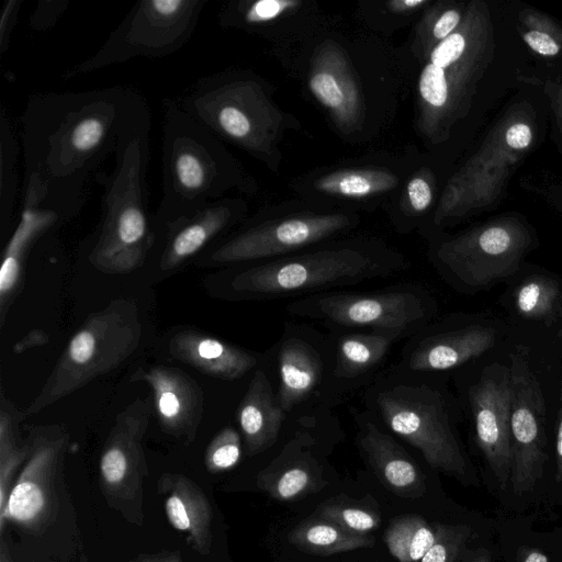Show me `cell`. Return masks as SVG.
Instances as JSON below:
<instances>
[{"instance_id":"1","label":"cell","mask_w":562,"mask_h":562,"mask_svg":"<svg viewBox=\"0 0 562 562\" xmlns=\"http://www.w3.org/2000/svg\"><path fill=\"white\" fill-rule=\"evenodd\" d=\"M151 121L150 106L132 87L31 94L20 116L22 191L67 220L85 204L90 176L122 139Z\"/></svg>"},{"instance_id":"2","label":"cell","mask_w":562,"mask_h":562,"mask_svg":"<svg viewBox=\"0 0 562 562\" xmlns=\"http://www.w3.org/2000/svg\"><path fill=\"white\" fill-rule=\"evenodd\" d=\"M151 121L127 134L115 153L114 169L99 172L103 189L101 217L88 246L87 260L111 274L140 268L156 241L155 216L146 182Z\"/></svg>"},{"instance_id":"3","label":"cell","mask_w":562,"mask_h":562,"mask_svg":"<svg viewBox=\"0 0 562 562\" xmlns=\"http://www.w3.org/2000/svg\"><path fill=\"white\" fill-rule=\"evenodd\" d=\"M162 123V196L155 226L189 217L233 189L251 191V179L224 143L178 102L164 101Z\"/></svg>"},{"instance_id":"4","label":"cell","mask_w":562,"mask_h":562,"mask_svg":"<svg viewBox=\"0 0 562 562\" xmlns=\"http://www.w3.org/2000/svg\"><path fill=\"white\" fill-rule=\"evenodd\" d=\"M401 252L367 239L344 240L282 256L237 271L228 288L235 297L269 300L315 294L408 269Z\"/></svg>"},{"instance_id":"5","label":"cell","mask_w":562,"mask_h":562,"mask_svg":"<svg viewBox=\"0 0 562 562\" xmlns=\"http://www.w3.org/2000/svg\"><path fill=\"white\" fill-rule=\"evenodd\" d=\"M194 120L222 142L266 164L272 161L285 117L267 88L245 70H225L196 80L178 101Z\"/></svg>"},{"instance_id":"6","label":"cell","mask_w":562,"mask_h":562,"mask_svg":"<svg viewBox=\"0 0 562 562\" xmlns=\"http://www.w3.org/2000/svg\"><path fill=\"white\" fill-rule=\"evenodd\" d=\"M142 333L139 312L132 300L117 299L91 313L68 341L40 393L21 411L23 419L117 368L137 349Z\"/></svg>"},{"instance_id":"7","label":"cell","mask_w":562,"mask_h":562,"mask_svg":"<svg viewBox=\"0 0 562 562\" xmlns=\"http://www.w3.org/2000/svg\"><path fill=\"white\" fill-rule=\"evenodd\" d=\"M369 406L396 436L416 448L427 463L462 482H471L463 453L440 391L417 379L387 378L368 396Z\"/></svg>"},{"instance_id":"8","label":"cell","mask_w":562,"mask_h":562,"mask_svg":"<svg viewBox=\"0 0 562 562\" xmlns=\"http://www.w3.org/2000/svg\"><path fill=\"white\" fill-rule=\"evenodd\" d=\"M210 0H139L105 42L87 59L67 69L64 80L136 57L172 55L193 36Z\"/></svg>"},{"instance_id":"9","label":"cell","mask_w":562,"mask_h":562,"mask_svg":"<svg viewBox=\"0 0 562 562\" xmlns=\"http://www.w3.org/2000/svg\"><path fill=\"white\" fill-rule=\"evenodd\" d=\"M286 311L296 317L404 336L422 329L432 315V304L422 290L403 286L315 293L292 302Z\"/></svg>"},{"instance_id":"10","label":"cell","mask_w":562,"mask_h":562,"mask_svg":"<svg viewBox=\"0 0 562 562\" xmlns=\"http://www.w3.org/2000/svg\"><path fill=\"white\" fill-rule=\"evenodd\" d=\"M356 216L346 212H306L276 220H252L224 238L207 255L213 263H238L288 256L349 229Z\"/></svg>"},{"instance_id":"11","label":"cell","mask_w":562,"mask_h":562,"mask_svg":"<svg viewBox=\"0 0 562 562\" xmlns=\"http://www.w3.org/2000/svg\"><path fill=\"white\" fill-rule=\"evenodd\" d=\"M29 437L31 454L0 514L1 530L7 521L26 530L42 529L57 510L56 481L69 445V434L59 425H47L32 428Z\"/></svg>"},{"instance_id":"12","label":"cell","mask_w":562,"mask_h":562,"mask_svg":"<svg viewBox=\"0 0 562 562\" xmlns=\"http://www.w3.org/2000/svg\"><path fill=\"white\" fill-rule=\"evenodd\" d=\"M526 245L519 231L494 225L441 243L431 260L453 285L477 290L514 274Z\"/></svg>"},{"instance_id":"13","label":"cell","mask_w":562,"mask_h":562,"mask_svg":"<svg viewBox=\"0 0 562 562\" xmlns=\"http://www.w3.org/2000/svg\"><path fill=\"white\" fill-rule=\"evenodd\" d=\"M508 369L512 381L510 483L514 493L521 495L540 481L548 459L546 405L525 350L517 349L510 355Z\"/></svg>"},{"instance_id":"14","label":"cell","mask_w":562,"mask_h":562,"mask_svg":"<svg viewBox=\"0 0 562 562\" xmlns=\"http://www.w3.org/2000/svg\"><path fill=\"white\" fill-rule=\"evenodd\" d=\"M149 419L148 402L136 398L116 415L104 442L100 480L108 499L119 508L142 502V484L148 474L143 440Z\"/></svg>"},{"instance_id":"15","label":"cell","mask_w":562,"mask_h":562,"mask_svg":"<svg viewBox=\"0 0 562 562\" xmlns=\"http://www.w3.org/2000/svg\"><path fill=\"white\" fill-rule=\"evenodd\" d=\"M475 440L502 488L510 482L512 381L509 369L486 368L469 392Z\"/></svg>"},{"instance_id":"16","label":"cell","mask_w":562,"mask_h":562,"mask_svg":"<svg viewBox=\"0 0 562 562\" xmlns=\"http://www.w3.org/2000/svg\"><path fill=\"white\" fill-rule=\"evenodd\" d=\"M313 98L326 110L339 132H359L364 123V102L344 48L335 42L316 47L307 72Z\"/></svg>"},{"instance_id":"17","label":"cell","mask_w":562,"mask_h":562,"mask_svg":"<svg viewBox=\"0 0 562 562\" xmlns=\"http://www.w3.org/2000/svg\"><path fill=\"white\" fill-rule=\"evenodd\" d=\"M246 212L244 200L223 198L189 217L156 226L155 246L160 245L159 268H178L240 222Z\"/></svg>"},{"instance_id":"18","label":"cell","mask_w":562,"mask_h":562,"mask_svg":"<svg viewBox=\"0 0 562 562\" xmlns=\"http://www.w3.org/2000/svg\"><path fill=\"white\" fill-rule=\"evenodd\" d=\"M145 382L153 392L154 405L161 429L186 442L196 435L204 409L203 390L179 368L154 366L137 369L131 378Z\"/></svg>"},{"instance_id":"19","label":"cell","mask_w":562,"mask_h":562,"mask_svg":"<svg viewBox=\"0 0 562 562\" xmlns=\"http://www.w3.org/2000/svg\"><path fill=\"white\" fill-rule=\"evenodd\" d=\"M314 448V437L307 431H297L258 473L257 486L280 502L297 501L324 488L327 481Z\"/></svg>"},{"instance_id":"20","label":"cell","mask_w":562,"mask_h":562,"mask_svg":"<svg viewBox=\"0 0 562 562\" xmlns=\"http://www.w3.org/2000/svg\"><path fill=\"white\" fill-rule=\"evenodd\" d=\"M21 195L19 223L4 247L0 267L1 327L11 304L19 294L23 268L30 252L54 227L67 220L59 213L41 206L37 198L31 192L22 191Z\"/></svg>"},{"instance_id":"21","label":"cell","mask_w":562,"mask_h":562,"mask_svg":"<svg viewBox=\"0 0 562 562\" xmlns=\"http://www.w3.org/2000/svg\"><path fill=\"white\" fill-rule=\"evenodd\" d=\"M357 422V445L381 483L401 497H420L426 488L424 476L406 450L367 415Z\"/></svg>"},{"instance_id":"22","label":"cell","mask_w":562,"mask_h":562,"mask_svg":"<svg viewBox=\"0 0 562 562\" xmlns=\"http://www.w3.org/2000/svg\"><path fill=\"white\" fill-rule=\"evenodd\" d=\"M418 338L407 346L405 370L429 373L462 366L481 356L494 346L496 335L491 327L472 325Z\"/></svg>"},{"instance_id":"23","label":"cell","mask_w":562,"mask_h":562,"mask_svg":"<svg viewBox=\"0 0 562 562\" xmlns=\"http://www.w3.org/2000/svg\"><path fill=\"white\" fill-rule=\"evenodd\" d=\"M168 351L180 362L221 380H237L257 364L250 352L193 329L176 333Z\"/></svg>"},{"instance_id":"24","label":"cell","mask_w":562,"mask_h":562,"mask_svg":"<svg viewBox=\"0 0 562 562\" xmlns=\"http://www.w3.org/2000/svg\"><path fill=\"white\" fill-rule=\"evenodd\" d=\"M159 487L165 496V513L170 525L188 535V541L196 552L209 554L213 542V512L203 491L179 473H165Z\"/></svg>"},{"instance_id":"25","label":"cell","mask_w":562,"mask_h":562,"mask_svg":"<svg viewBox=\"0 0 562 562\" xmlns=\"http://www.w3.org/2000/svg\"><path fill=\"white\" fill-rule=\"evenodd\" d=\"M284 415L268 376L257 370L237 408V422L248 456L258 454L276 442Z\"/></svg>"},{"instance_id":"26","label":"cell","mask_w":562,"mask_h":562,"mask_svg":"<svg viewBox=\"0 0 562 562\" xmlns=\"http://www.w3.org/2000/svg\"><path fill=\"white\" fill-rule=\"evenodd\" d=\"M280 385L276 400L286 414L321 383L323 361L317 350L299 337L283 339L278 351Z\"/></svg>"},{"instance_id":"27","label":"cell","mask_w":562,"mask_h":562,"mask_svg":"<svg viewBox=\"0 0 562 562\" xmlns=\"http://www.w3.org/2000/svg\"><path fill=\"white\" fill-rule=\"evenodd\" d=\"M400 182L395 172L382 167L339 168L314 177L306 191L338 201H368L393 192Z\"/></svg>"},{"instance_id":"28","label":"cell","mask_w":562,"mask_h":562,"mask_svg":"<svg viewBox=\"0 0 562 562\" xmlns=\"http://www.w3.org/2000/svg\"><path fill=\"white\" fill-rule=\"evenodd\" d=\"M300 0H232L223 4L217 20L222 27L257 35H271L272 27L303 12Z\"/></svg>"},{"instance_id":"29","label":"cell","mask_w":562,"mask_h":562,"mask_svg":"<svg viewBox=\"0 0 562 562\" xmlns=\"http://www.w3.org/2000/svg\"><path fill=\"white\" fill-rule=\"evenodd\" d=\"M402 336L392 333H351L339 337L333 375L356 379L378 366Z\"/></svg>"},{"instance_id":"30","label":"cell","mask_w":562,"mask_h":562,"mask_svg":"<svg viewBox=\"0 0 562 562\" xmlns=\"http://www.w3.org/2000/svg\"><path fill=\"white\" fill-rule=\"evenodd\" d=\"M288 540L300 550L315 555H333L374 546L370 533L346 530L325 518L314 516L294 527Z\"/></svg>"},{"instance_id":"31","label":"cell","mask_w":562,"mask_h":562,"mask_svg":"<svg viewBox=\"0 0 562 562\" xmlns=\"http://www.w3.org/2000/svg\"><path fill=\"white\" fill-rule=\"evenodd\" d=\"M23 420L21 411L0 394V514L4 510L14 476L29 459L32 450L31 438L20 440L19 423Z\"/></svg>"},{"instance_id":"32","label":"cell","mask_w":562,"mask_h":562,"mask_svg":"<svg viewBox=\"0 0 562 562\" xmlns=\"http://www.w3.org/2000/svg\"><path fill=\"white\" fill-rule=\"evenodd\" d=\"M390 553L398 562H419L436 540V530L422 516L395 517L384 532Z\"/></svg>"},{"instance_id":"33","label":"cell","mask_w":562,"mask_h":562,"mask_svg":"<svg viewBox=\"0 0 562 562\" xmlns=\"http://www.w3.org/2000/svg\"><path fill=\"white\" fill-rule=\"evenodd\" d=\"M19 140L4 105L0 111V226L10 227L18 198Z\"/></svg>"},{"instance_id":"34","label":"cell","mask_w":562,"mask_h":562,"mask_svg":"<svg viewBox=\"0 0 562 562\" xmlns=\"http://www.w3.org/2000/svg\"><path fill=\"white\" fill-rule=\"evenodd\" d=\"M315 515L357 533H369L381 524L380 515L372 508L347 502H328Z\"/></svg>"},{"instance_id":"35","label":"cell","mask_w":562,"mask_h":562,"mask_svg":"<svg viewBox=\"0 0 562 562\" xmlns=\"http://www.w3.org/2000/svg\"><path fill=\"white\" fill-rule=\"evenodd\" d=\"M558 295V285L543 277L526 281L516 295V306L525 316H543L553 307Z\"/></svg>"},{"instance_id":"36","label":"cell","mask_w":562,"mask_h":562,"mask_svg":"<svg viewBox=\"0 0 562 562\" xmlns=\"http://www.w3.org/2000/svg\"><path fill=\"white\" fill-rule=\"evenodd\" d=\"M435 530V543L419 562H456L471 538V528L467 525L437 524Z\"/></svg>"},{"instance_id":"37","label":"cell","mask_w":562,"mask_h":562,"mask_svg":"<svg viewBox=\"0 0 562 562\" xmlns=\"http://www.w3.org/2000/svg\"><path fill=\"white\" fill-rule=\"evenodd\" d=\"M241 457L239 434L232 427L223 428L209 443L204 462L212 473L226 471L235 467Z\"/></svg>"},{"instance_id":"38","label":"cell","mask_w":562,"mask_h":562,"mask_svg":"<svg viewBox=\"0 0 562 562\" xmlns=\"http://www.w3.org/2000/svg\"><path fill=\"white\" fill-rule=\"evenodd\" d=\"M417 25V41L426 56L431 48L452 34L460 24L461 14L457 9H448L437 16L431 11Z\"/></svg>"},{"instance_id":"39","label":"cell","mask_w":562,"mask_h":562,"mask_svg":"<svg viewBox=\"0 0 562 562\" xmlns=\"http://www.w3.org/2000/svg\"><path fill=\"white\" fill-rule=\"evenodd\" d=\"M434 201V188L426 171L419 170L406 181L403 192L404 212L419 216L427 212Z\"/></svg>"},{"instance_id":"40","label":"cell","mask_w":562,"mask_h":562,"mask_svg":"<svg viewBox=\"0 0 562 562\" xmlns=\"http://www.w3.org/2000/svg\"><path fill=\"white\" fill-rule=\"evenodd\" d=\"M70 4L69 0H38L30 15V27L36 32L52 30Z\"/></svg>"},{"instance_id":"41","label":"cell","mask_w":562,"mask_h":562,"mask_svg":"<svg viewBox=\"0 0 562 562\" xmlns=\"http://www.w3.org/2000/svg\"><path fill=\"white\" fill-rule=\"evenodd\" d=\"M22 0L4 1L0 14V55H4L11 44L12 32L16 25Z\"/></svg>"},{"instance_id":"42","label":"cell","mask_w":562,"mask_h":562,"mask_svg":"<svg viewBox=\"0 0 562 562\" xmlns=\"http://www.w3.org/2000/svg\"><path fill=\"white\" fill-rule=\"evenodd\" d=\"M429 3V0H390L382 3V11L395 18H411Z\"/></svg>"},{"instance_id":"43","label":"cell","mask_w":562,"mask_h":562,"mask_svg":"<svg viewBox=\"0 0 562 562\" xmlns=\"http://www.w3.org/2000/svg\"><path fill=\"white\" fill-rule=\"evenodd\" d=\"M524 40L532 50L543 56H553L560 50L557 42L550 35L540 31L525 33Z\"/></svg>"},{"instance_id":"44","label":"cell","mask_w":562,"mask_h":562,"mask_svg":"<svg viewBox=\"0 0 562 562\" xmlns=\"http://www.w3.org/2000/svg\"><path fill=\"white\" fill-rule=\"evenodd\" d=\"M531 138L530 127L522 123L512 125L506 132L507 144L516 149L526 148L530 144Z\"/></svg>"},{"instance_id":"45","label":"cell","mask_w":562,"mask_h":562,"mask_svg":"<svg viewBox=\"0 0 562 562\" xmlns=\"http://www.w3.org/2000/svg\"><path fill=\"white\" fill-rule=\"evenodd\" d=\"M48 341L49 336L47 333L42 329H33L13 345L12 351L15 355H20L27 349L45 346Z\"/></svg>"},{"instance_id":"46","label":"cell","mask_w":562,"mask_h":562,"mask_svg":"<svg viewBox=\"0 0 562 562\" xmlns=\"http://www.w3.org/2000/svg\"><path fill=\"white\" fill-rule=\"evenodd\" d=\"M130 562H182L180 552H160L139 555Z\"/></svg>"},{"instance_id":"47","label":"cell","mask_w":562,"mask_h":562,"mask_svg":"<svg viewBox=\"0 0 562 562\" xmlns=\"http://www.w3.org/2000/svg\"><path fill=\"white\" fill-rule=\"evenodd\" d=\"M555 460H557V471H555V481L558 483L562 482V414H560L558 429H557V442H555Z\"/></svg>"},{"instance_id":"48","label":"cell","mask_w":562,"mask_h":562,"mask_svg":"<svg viewBox=\"0 0 562 562\" xmlns=\"http://www.w3.org/2000/svg\"><path fill=\"white\" fill-rule=\"evenodd\" d=\"M519 562H549L546 553L536 548H522L519 551Z\"/></svg>"},{"instance_id":"49","label":"cell","mask_w":562,"mask_h":562,"mask_svg":"<svg viewBox=\"0 0 562 562\" xmlns=\"http://www.w3.org/2000/svg\"><path fill=\"white\" fill-rule=\"evenodd\" d=\"M464 562H492V559L487 550L480 548L473 551L470 558Z\"/></svg>"},{"instance_id":"50","label":"cell","mask_w":562,"mask_h":562,"mask_svg":"<svg viewBox=\"0 0 562 562\" xmlns=\"http://www.w3.org/2000/svg\"><path fill=\"white\" fill-rule=\"evenodd\" d=\"M0 562H9L5 553L3 552V550L1 551V561Z\"/></svg>"}]
</instances>
